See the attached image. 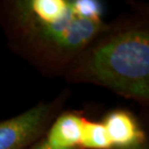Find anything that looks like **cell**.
Listing matches in <instances>:
<instances>
[{
    "instance_id": "obj_1",
    "label": "cell",
    "mask_w": 149,
    "mask_h": 149,
    "mask_svg": "<svg viewBox=\"0 0 149 149\" xmlns=\"http://www.w3.org/2000/svg\"><path fill=\"white\" fill-rule=\"evenodd\" d=\"M0 25L13 52L52 76L66 74L109 26L95 0L2 1Z\"/></svg>"
},
{
    "instance_id": "obj_2",
    "label": "cell",
    "mask_w": 149,
    "mask_h": 149,
    "mask_svg": "<svg viewBox=\"0 0 149 149\" xmlns=\"http://www.w3.org/2000/svg\"><path fill=\"white\" fill-rule=\"evenodd\" d=\"M64 76L71 82L93 83L148 106V19L134 16L109 24Z\"/></svg>"
},
{
    "instance_id": "obj_3",
    "label": "cell",
    "mask_w": 149,
    "mask_h": 149,
    "mask_svg": "<svg viewBox=\"0 0 149 149\" xmlns=\"http://www.w3.org/2000/svg\"><path fill=\"white\" fill-rule=\"evenodd\" d=\"M61 104L60 98L40 103L15 117L0 121V149H26L43 138Z\"/></svg>"
},
{
    "instance_id": "obj_4",
    "label": "cell",
    "mask_w": 149,
    "mask_h": 149,
    "mask_svg": "<svg viewBox=\"0 0 149 149\" xmlns=\"http://www.w3.org/2000/svg\"><path fill=\"white\" fill-rule=\"evenodd\" d=\"M102 123L107 130L112 148H131L146 142V136L138 119L126 109L109 111Z\"/></svg>"
},
{
    "instance_id": "obj_5",
    "label": "cell",
    "mask_w": 149,
    "mask_h": 149,
    "mask_svg": "<svg viewBox=\"0 0 149 149\" xmlns=\"http://www.w3.org/2000/svg\"><path fill=\"white\" fill-rule=\"evenodd\" d=\"M84 115L79 111H63L57 114L43 136L46 143L53 149L80 147Z\"/></svg>"
},
{
    "instance_id": "obj_6",
    "label": "cell",
    "mask_w": 149,
    "mask_h": 149,
    "mask_svg": "<svg viewBox=\"0 0 149 149\" xmlns=\"http://www.w3.org/2000/svg\"><path fill=\"white\" fill-rule=\"evenodd\" d=\"M79 146L82 149H111L112 145L102 122L85 119Z\"/></svg>"
},
{
    "instance_id": "obj_7",
    "label": "cell",
    "mask_w": 149,
    "mask_h": 149,
    "mask_svg": "<svg viewBox=\"0 0 149 149\" xmlns=\"http://www.w3.org/2000/svg\"><path fill=\"white\" fill-rule=\"evenodd\" d=\"M26 149H53V148L49 147V145L46 143L44 138H41L39 141H37L35 143L30 145V146ZM70 149H82V148L81 147H74V148H70Z\"/></svg>"
},
{
    "instance_id": "obj_8",
    "label": "cell",
    "mask_w": 149,
    "mask_h": 149,
    "mask_svg": "<svg viewBox=\"0 0 149 149\" xmlns=\"http://www.w3.org/2000/svg\"><path fill=\"white\" fill-rule=\"evenodd\" d=\"M112 149H148V146H147V142H145V143L141 144V145H139V146H136V147H131V148H112Z\"/></svg>"
}]
</instances>
